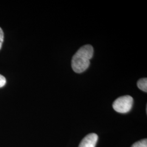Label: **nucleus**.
<instances>
[{
	"label": "nucleus",
	"instance_id": "nucleus-5",
	"mask_svg": "<svg viewBox=\"0 0 147 147\" xmlns=\"http://www.w3.org/2000/svg\"><path fill=\"white\" fill-rule=\"evenodd\" d=\"M131 147H147V139H143L140 141L135 142Z\"/></svg>",
	"mask_w": 147,
	"mask_h": 147
},
{
	"label": "nucleus",
	"instance_id": "nucleus-2",
	"mask_svg": "<svg viewBox=\"0 0 147 147\" xmlns=\"http://www.w3.org/2000/svg\"><path fill=\"white\" fill-rule=\"evenodd\" d=\"M133 102L134 100L131 96H122L113 102V108L118 113H126L131 110Z\"/></svg>",
	"mask_w": 147,
	"mask_h": 147
},
{
	"label": "nucleus",
	"instance_id": "nucleus-6",
	"mask_svg": "<svg viewBox=\"0 0 147 147\" xmlns=\"http://www.w3.org/2000/svg\"><path fill=\"white\" fill-rule=\"evenodd\" d=\"M3 40H4V33L2 28L0 27V50L2 46Z\"/></svg>",
	"mask_w": 147,
	"mask_h": 147
},
{
	"label": "nucleus",
	"instance_id": "nucleus-7",
	"mask_svg": "<svg viewBox=\"0 0 147 147\" xmlns=\"http://www.w3.org/2000/svg\"><path fill=\"white\" fill-rule=\"evenodd\" d=\"M6 84V79L5 78L0 75V88H2L5 86Z\"/></svg>",
	"mask_w": 147,
	"mask_h": 147
},
{
	"label": "nucleus",
	"instance_id": "nucleus-1",
	"mask_svg": "<svg viewBox=\"0 0 147 147\" xmlns=\"http://www.w3.org/2000/svg\"><path fill=\"white\" fill-rule=\"evenodd\" d=\"M94 49L90 45H85L75 53L71 60V67L76 73H82L88 68L90 60L93 56Z\"/></svg>",
	"mask_w": 147,
	"mask_h": 147
},
{
	"label": "nucleus",
	"instance_id": "nucleus-4",
	"mask_svg": "<svg viewBox=\"0 0 147 147\" xmlns=\"http://www.w3.org/2000/svg\"><path fill=\"white\" fill-rule=\"evenodd\" d=\"M137 86L138 88L144 92H147V79L143 78L140 79L137 82Z\"/></svg>",
	"mask_w": 147,
	"mask_h": 147
},
{
	"label": "nucleus",
	"instance_id": "nucleus-3",
	"mask_svg": "<svg viewBox=\"0 0 147 147\" xmlns=\"http://www.w3.org/2000/svg\"><path fill=\"white\" fill-rule=\"evenodd\" d=\"M98 140V136L96 134H89L83 138L79 147H95Z\"/></svg>",
	"mask_w": 147,
	"mask_h": 147
}]
</instances>
